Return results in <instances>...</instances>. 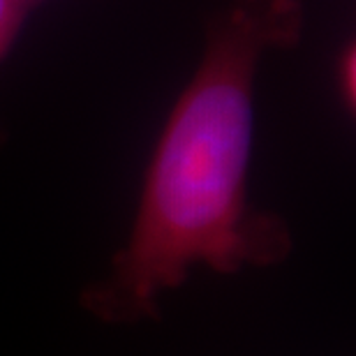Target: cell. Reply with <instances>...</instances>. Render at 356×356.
Returning <instances> with one entry per match:
<instances>
[{"mask_svg": "<svg viewBox=\"0 0 356 356\" xmlns=\"http://www.w3.org/2000/svg\"><path fill=\"white\" fill-rule=\"evenodd\" d=\"M303 0H227L206 21L202 60L148 160L130 234L81 305L106 324L160 315V296L206 266L238 273L287 259L289 225L248 195L254 81L268 51L294 49Z\"/></svg>", "mask_w": 356, "mask_h": 356, "instance_id": "obj_1", "label": "cell"}, {"mask_svg": "<svg viewBox=\"0 0 356 356\" xmlns=\"http://www.w3.org/2000/svg\"><path fill=\"white\" fill-rule=\"evenodd\" d=\"M33 0H0V63L7 58L10 49L17 42L21 28H24L28 14L35 10ZM3 137V127H0Z\"/></svg>", "mask_w": 356, "mask_h": 356, "instance_id": "obj_2", "label": "cell"}, {"mask_svg": "<svg viewBox=\"0 0 356 356\" xmlns=\"http://www.w3.org/2000/svg\"><path fill=\"white\" fill-rule=\"evenodd\" d=\"M356 49L354 40H350L343 47V51L338 56V65H336V83H338V95L343 102L345 111L354 113L356 106Z\"/></svg>", "mask_w": 356, "mask_h": 356, "instance_id": "obj_3", "label": "cell"}, {"mask_svg": "<svg viewBox=\"0 0 356 356\" xmlns=\"http://www.w3.org/2000/svg\"><path fill=\"white\" fill-rule=\"evenodd\" d=\"M33 3H35V5H40V3H44V0H33Z\"/></svg>", "mask_w": 356, "mask_h": 356, "instance_id": "obj_4", "label": "cell"}]
</instances>
